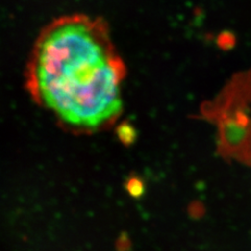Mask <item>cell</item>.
Instances as JSON below:
<instances>
[{"mask_svg": "<svg viewBox=\"0 0 251 251\" xmlns=\"http://www.w3.org/2000/svg\"><path fill=\"white\" fill-rule=\"evenodd\" d=\"M127 191L133 198H139L144 195L145 186L143 181L138 178H131L127 182Z\"/></svg>", "mask_w": 251, "mask_h": 251, "instance_id": "2", "label": "cell"}, {"mask_svg": "<svg viewBox=\"0 0 251 251\" xmlns=\"http://www.w3.org/2000/svg\"><path fill=\"white\" fill-rule=\"evenodd\" d=\"M125 78V64L105 23L74 15L54 20L37 39L26 87L59 125L90 134L120 117Z\"/></svg>", "mask_w": 251, "mask_h": 251, "instance_id": "1", "label": "cell"}]
</instances>
